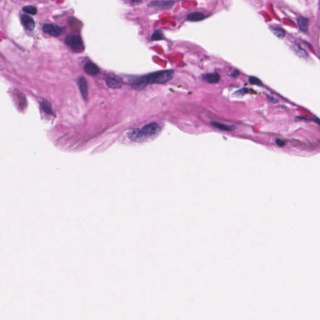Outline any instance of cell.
<instances>
[{
    "mask_svg": "<svg viewBox=\"0 0 320 320\" xmlns=\"http://www.w3.org/2000/svg\"><path fill=\"white\" fill-rule=\"evenodd\" d=\"M164 39V35H163V32L160 30H155L153 33L152 34L151 37V41H154V42H156V41H160V40H163Z\"/></svg>",
    "mask_w": 320,
    "mask_h": 320,
    "instance_id": "obj_15",
    "label": "cell"
},
{
    "mask_svg": "<svg viewBox=\"0 0 320 320\" xmlns=\"http://www.w3.org/2000/svg\"><path fill=\"white\" fill-rule=\"evenodd\" d=\"M249 81L251 84L252 85H258V86H261L262 85V83L261 81L257 78L256 77H254V76H251L249 78Z\"/></svg>",
    "mask_w": 320,
    "mask_h": 320,
    "instance_id": "obj_19",
    "label": "cell"
},
{
    "mask_svg": "<svg viewBox=\"0 0 320 320\" xmlns=\"http://www.w3.org/2000/svg\"><path fill=\"white\" fill-rule=\"evenodd\" d=\"M308 20L304 17H299L298 19V25L299 28L302 32H306L308 27Z\"/></svg>",
    "mask_w": 320,
    "mask_h": 320,
    "instance_id": "obj_13",
    "label": "cell"
},
{
    "mask_svg": "<svg viewBox=\"0 0 320 320\" xmlns=\"http://www.w3.org/2000/svg\"><path fill=\"white\" fill-rule=\"evenodd\" d=\"M23 10L24 12L32 15H35L37 13V9L33 6H26L23 7Z\"/></svg>",
    "mask_w": 320,
    "mask_h": 320,
    "instance_id": "obj_17",
    "label": "cell"
},
{
    "mask_svg": "<svg viewBox=\"0 0 320 320\" xmlns=\"http://www.w3.org/2000/svg\"><path fill=\"white\" fill-rule=\"evenodd\" d=\"M42 106L44 111L48 114H52V109L50 104L47 101H43L42 103Z\"/></svg>",
    "mask_w": 320,
    "mask_h": 320,
    "instance_id": "obj_18",
    "label": "cell"
},
{
    "mask_svg": "<svg viewBox=\"0 0 320 320\" xmlns=\"http://www.w3.org/2000/svg\"><path fill=\"white\" fill-rule=\"evenodd\" d=\"M78 85L82 96L84 99H86L88 95V86L86 80L83 77H79L78 79Z\"/></svg>",
    "mask_w": 320,
    "mask_h": 320,
    "instance_id": "obj_7",
    "label": "cell"
},
{
    "mask_svg": "<svg viewBox=\"0 0 320 320\" xmlns=\"http://www.w3.org/2000/svg\"><path fill=\"white\" fill-rule=\"evenodd\" d=\"M205 18V15L202 13L193 12L187 16V20L192 22H198L203 20Z\"/></svg>",
    "mask_w": 320,
    "mask_h": 320,
    "instance_id": "obj_11",
    "label": "cell"
},
{
    "mask_svg": "<svg viewBox=\"0 0 320 320\" xmlns=\"http://www.w3.org/2000/svg\"><path fill=\"white\" fill-rule=\"evenodd\" d=\"M43 30L45 33L52 37H58L63 32V28L62 27L53 24L44 25Z\"/></svg>",
    "mask_w": 320,
    "mask_h": 320,
    "instance_id": "obj_4",
    "label": "cell"
},
{
    "mask_svg": "<svg viewBox=\"0 0 320 320\" xmlns=\"http://www.w3.org/2000/svg\"><path fill=\"white\" fill-rule=\"evenodd\" d=\"M131 1H132L133 2H135V3H138V2H141L142 0H131Z\"/></svg>",
    "mask_w": 320,
    "mask_h": 320,
    "instance_id": "obj_22",
    "label": "cell"
},
{
    "mask_svg": "<svg viewBox=\"0 0 320 320\" xmlns=\"http://www.w3.org/2000/svg\"><path fill=\"white\" fill-rule=\"evenodd\" d=\"M147 80L145 76L139 77L133 80L131 82V86L136 90H140L143 89L148 85Z\"/></svg>",
    "mask_w": 320,
    "mask_h": 320,
    "instance_id": "obj_8",
    "label": "cell"
},
{
    "mask_svg": "<svg viewBox=\"0 0 320 320\" xmlns=\"http://www.w3.org/2000/svg\"><path fill=\"white\" fill-rule=\"evenodd\" d=\"M211 125L214 127H215L216 128H218V129L223 130V131H230L233 130V127H232V126H228V125H224V124H221V123H218V122H212Z\"/></svg>",
    "mask_w": 320,
    "mask_h": 320,
    "instance_id": "obj_14",
    "label": "cell"
},
{
    "mask_svg": "<svg viewBox=\"0 0 320 320\" xmlns=\"http://www.w3.org/2000/svg\"><path fill=\"white\" fill-rule=\"evenodd\" d=\"M175 2L171 0H157V1H153L150 2L148 5L150 7H156V8H170L173 6Z\"/></svg>",
    "mask_w": 320,
    "mask_h": 320,
    "instance_id": "obj_6",
    "label": "cell"
},
{
    "mask_svg": "<svg viewBox=\"0 0 320 320\" xmlns=\"http://www.w3.org/2000/svg\"><path fill=\"white\" fill-rule=\"evenodd\" d=\"M173 76V71L164 70L149 74L145 78L148 84H163L170 81Z\"/></svg>",
    "mask_w": 320,
    "mask_h": 320,
    "instance_id": "obj_2",
    "label": "cell"
},
{
    "mask_svg": "<svg viewBox=\"0 0 320 320\" xmlns=\"http://www.w3.org/2000/svg\"><path fill=\"white\" fill-rule=\"evenodd\" d=\"M160 130V125L156 122H152L146 125L141 130L134 129L130 133V138L135 141H141L143 138L152 137Z\"/></svg>",
    "mask_w": 320,
    "mask_h": 320,
    "instance_id": "obj_1",
    "label": "cell"
},
{
    "mask_svg": "<svg viewBox=\"0 0 320 320\" xmlns=\"http://www.w3.org/2000/svg\"><path fill=\"white\" fill-rule=\"evenodd\" d=\"M269 28L272 33L278 38H283L285 35V32L282 28L275 27H271Z\"/></svg>",
    "mask_w": 320,
    "mask_h": 320,
    "instance_id": "obj_16",
    "label": "cell"
},
{
    "mask_svg": "<svg viewBox=\"0 0 320 320\" xmlns=\"http://www.w3.org/2000/svg\"><path fill=\"white\" fill-rule=\"evenodd\" d=\"M239 75V71H238V70H234L232 73H231V76L234 77V78H236L237 76H238V75Z\"/></svg>",
    "mask_w": 320,
    "mask_h": 320,
    "instance_id": "obj_21",
    "label": "cell"
},
{
    "mask_svg": "<svg viewBox=\"0 0 320 320\" xmlns=\"http://www.w3.org/2000/svg\"><path fill=\"white\" fill-rule=\"evenodd\" d=\"M23 27L28 30L32 31L35 28V22L32 18L28 15H23L21 18Z\"/></svg>",
    "mask_w": 320,
    "mask_h": 320,
    "instance_id": "obj_10",
    "label": "cell"
},
{
    "mask_svg": "<svg viewBox=\"0 0 320 320\" xmlns=\"http://www.w3.org/2000/svg\"><path fill=\"white\" fill-rule=\"evenodd\" d=\"M203 78L208 83H217L220 81V76L216 73L206 74L203 76Z\"/></svg>",
    "mask_w": 320,
    "mask_h": 320,
    "instance_id": "obj_12",
    "label": "cell"
},
{
    "mask_svg": "<svg viewBox=\"0 0 320 320\" xmlns=\"http://www.w3.org/2000/svg\"><path fill=\"white\" fill-rule=\"evenodd\" d=\"M276 144H277L278 146H284V145H285V142H284V141H282L281 140H278H278H276Z\"/></svg>",
    "mask_w": 320,
    "mask_h": 320,
    "instance_id": "obj_20",
    "label": "cell"
},
{
    "mask_svg": "<svg viewBox=\"0 0 320 320\" xmlns=\"http://www.w3.org/2000/svg\"><path fill=\"white\" fill-rule=\"evenodd\" d=\"M84 70L87 74L91 76H95L100 72V69L98 66L91 62H88L85 65Z\"/></svg>",
    "mask_w": 320,
    "mask_h": 320,
    "instance_id": "obj_9",
    "label": "cell"
},
{
    "mask_svg": "<svg viewBox=\"0 0 320 320\" xmlns=\"http://www.w3.org/2000/svg\"><path fill=\"white\" fill-rule=\"evenodd\" d=\"M66 44L76 53H81L85 50V46L81 38L76 35H69L65 38Z\"/></svg>",
    "mask_w": 320,
    "mask_h": 320,
    "instance_id": "obj_3",
    "label": "cell"
},
{
    "mask_svg": "<svg viewBox=\"0 0 320 320\" xmlns=\"http://www.w3.org/2000/svg\"><path fill=\"white\" fill-rule=\"evenodd\" d=\"M106 83L111 88H120L123 85L121 78L115 75H109L106 79Z\"/></svg>",
    "mask_w": 320,
    "mask_h": 320,
    "instance_id": "obj_5",
    "label": "cell"
}]
</instances>
